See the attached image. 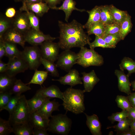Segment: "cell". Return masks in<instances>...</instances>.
<instances>
[{"label":"cell","mask_w":135,"mask_h":135,"mask_svg":"<svg viewBox=\"0 0 135 135\" xmlns=\"http://www.w3.org/2000/svg\"><path fill=\"white\" fill-rule=\"evenodd\" d=\"M90 48L94 49L96 47H100L102 48H112L105 42L102 37L95 36L94 40L92 42H90L88 44Z\"/></svg>","instance_id":"41"},{"label":"cell","mask_w":135,"mask_h":135,"mask_svg":"<svg viewBox=\"0 0 135 135\" xmlns=\"http://www.w3.org/2000/svg\"><path fill=\"white\" fill-rule=\"evenodd\" d=\"M134 132H135V130H134Z\"/></svg>","instance_id":"59"},{"label":"cell","mask_w":135,"mask_h":135,"mask_svg":"<svg viewBox=\"0 0 135 135\" xmlns=\"http://www.w3.org/2000/svg\"><path fill=\"white\" fill-rule=\"evenodd\" d=\"M86 12L88 14L89 18L84 26V28L87 29L94 24L100 22V6H96L91 10Z\"/></svg>","instance_id":"25"},{"label":"cell","mask_w":135,"mask_h":135,"mask_svg":"<svg viewBox=\"0 0 135 135\" xmlns=\"http://www.w3.org/2000/svg\"><path fill=\"white\" fill-rule=\"evenodd\" d=\"M115 100L118 107L122 110L128 111L132 107L127 96L118 95Z\"/></svg>","instance_id":"39"},{"label":"cell","mask_w":135,"mask_h":135,"mask_svg":"<svg viewBox=\"0 0 135 135\" xmlns=\"http://www.w3.org/2000/svg\"><path fill=\"white\" fill-rule=\"evenodd\" d=\"M52 80L58 81L61 84L68 85L72 87L83 83L78 71L75 69H71L67 74L58 79H52Z\"/></svg>","instance_id":"12"},{"label":"cell","mask_w":135,"mask_h":135,"mask_svg":"<svg viewBox=\"0 0 135 135\" xmlns=\"http://www.w3.org/2000/svg\"><path fill=\"white\" fill-rule=\"evenodd\" d=\"M26 42L32 46L40 45L47 41H53L57 38L52 37L49 34H45L40 30L31 28L24 35Z\"/></svg>","instance_id":"8"},{"label":"cell","mask_w":135,"mask_h":135,"mask_svg":"<svg viewBox=\"0 0 135 135\" xmlns=\"http://www.w3.org/2000/svg\"><path fill=\"white\" fill-rule=\"evenodd\" d=\"M8 64L5 63L0 60V73H2L6 72L8 68Z\"/></svg>","instance_id":"52"},{"label":"cell","mask_w":135,"mask_h":135,"mask_svg":"<svg viewBox=\"0 0 135 135\" xmlns=\"http://www.w3.org/2000/svg\"><path fill=\"white\" fill-rule=\"evenodd\" d=\"M16 79L5 72L0 74V92L9 91Z\"/></svg>","instance_id":"23"},{"label":"cell","mask_w":135,"mask_h":135,"mask_svg":"<svg viewBox=\"0 0 135 135\" xmlns=\"http://www.w3.org/2000/svg\"><path fill=\"white\" fill-rule=\"evenodd\" d=\"M1 38L5 41L18 44L24 48L25 47L26 42L24 35L13 27L7 30Z\"/></svg>","instance_id":"13"},{"label":"cell","mask_w":135,"mask_h":135,"mask_svg":"<svg viewBox=\"0 0 135 135\" xmlns=\"http://www.w3.org/2000/svg\"><path fill=\"white\" fill-rule=\"evenodd\" d=\"M13 132L12 126L8 120L0 118V135H8Z\"/></svg>","instance_id":"40"},{"label":"cell","mask_w":135,"mask_h":135,"mask_svg":"<svg viewBox=\"0 0 135 135\" xmlns=\"http://www.w3.org/2000/svg\"><path fill=\"white\" fill-rule=\"evenodd\" d=\"M114 73L118 78V86L119 90L128 95L130 94L131 93L130 89L131 83L129 80V77L125 74L124 71L121 70H115Z\"/></svg>","instance_id":"15"},{"label":"cell","mask_w":135,"mask_h":135,"mask_svg":"<svg viewBox=\"0 0 135 135\" xmlns=\"http://www.w3.org/2000/svg\"><path fill=\"white\" fill-rule=\"evenodd\" d=\"M117 134L120 135H135V132L130 127L128 130L120 133H117Z\"/></svg>","instance_id":"53"},{"label":"cell","mask_w":135,"mask_h":135,"mask_svg":"<svg viewBox=\"0 0 135 135\" xmlns=\"http://www.w3.org/2000/svg\"><path fill=\"white\" fill-rule=\"evenodd\" d=\"M24 95H22L12 113L9 115L8 120L12 126L17 123L28 122L30 114Z\"/></svg>","instance_id":"5"},{"label":"cell","mask_w":135,"mask_h":135,"mask_svg":"<svg viewBox=\"0 0 135 135\" xmlns=\"http://www.w3.org/2000/svg\"><path fill=\"white\" fill-rule=\"evenodd\" d=\"M84 92L83 90L70 87L63 92L62 105L66 112H70L75 114L83 113L85 110Z\"/></svg>","instance_id":"2"},{"label":"cell","mask_w":135,"mask_h":135,"mask_svg":"<svg viewBox=\"0 0 135 135\" xmlns=\"http://www.w3.org/2000/svg\"><path fill=\"white\" fill-rule=\"evenodd\" d=\"M86 117V125L93 135H101V124L98 116L95 114L89 116L84 113Z\"/></svg>","instance_id":"19"},{"label":"cell","mask_w":135,"mask_h":135,"mask_svg":"<svg viewBox=\"0 0 135 135\" xmlns=\"http://www.w3.org/2000/svg\"><path fill=\"white\" fill-rule=\"evenodd\" d=\"M128 111L122 110L121 112L112 114L108 117V119L112 122H118L128 118Z\"/></svg>","instance_id":"44"},{"label":"cell","mask_w":135,"mask_h":135,"mask_svg":"<svg viewBox=\"0 0 135 135\" xmlns=\"http://www.w3.org/2000/svg\"><path fill=\"white\" fill-rule=\"evenodd\" d=\"M31 89L29 86L24 83L20 79H17L9 92L12 95H21Z\"/></svg>","instance_id":"32"},{"label":"cell","mask_w":135,"mask_h":135,"mask_svg":"<svg viewBox=\"0 0 135 135\" xmlns=\"http://www.w3.org/2000/svg\"><path fill=\"white\" fill-rule=\"evenodd\" d=\"M12 24V27L24 35L31 28L25 12H17Z\"/></svg>","instance_id":"10"},{"label":"cell","mask_w":135,"mask_h":135,"mask_svg":"<svg viewBox=\"0 0 135 135\" xmlns=\"http://www.w3.org/2000/svg\"><path fill=\"white\" fill-rule=\"evenodd\" d=\"M40 46L42 58L54 62L57 60L60 48L58 43L47 41Z\"/></svg>","instance_id":"9"},{"label":"cell","mask_w":135,"mask_h":135,"mask_svg":"<svg viewBox=\"0 0 135 135\" xmlns=\"http://www.w3.org/2000/svg\"><path fill=\"white\" fill-rule=\"evenodd\" d=\"M12 96L9 91L0 92V112L5 110Z\"/></svg>","instance_id":"42"},{"label":"cell","mask_w":135,"mask_h":135,"mask_svg":"<svg viewBox=\"0 0 135 135\" xmlns=\"http://www.w3.org/2000/svg\"><path fill=\"white\" fill-rule=\"evenodd\" d=\"M22 95H14L12 96L5 110L8 112L9 115L14 111L18 104Z\"/></svg>","instance_id":"43"},{"label":"cell","mask_w":135,"mask_h":135,"mask_svg":"<svg viewBox=\"0 0 135 135\" xmlns=\"http://www.w3.org/2000/svg\"><path fill=\"white\" fill-rule=\"evenodd\" d=\"M131 18V16L128 14L120 25L119 33L122 40H124L126 35L131 31L132 26Z\"/></svg>","instance_id":"30"},{"label":"cell","mask_w":135,"mask_h":135,"mask_svg":"<svg viewBox=\"0 0 135 135\" xmlns=\"http://www.w3.org/2000/svg\"><path fill=\"white\" fill-rule=\"evenodd\" d=\"M6 56V53L4 42L1 38H0V60L4 56Z\"/></svg>","instance_id":"47"},{"label":"cell","mask_w":135,"mask_h":135,"mask_svg":"<svg viewBox=\"0 0 135 135\" xmlns=\"http://www.w3.org/2000/svg\"><path fill=\"white\" fill-rule=\"evenodd\" d=\"M29 10L34 12L38 16L42 17L45 13L48 12L50 8L45 2L42 1L34 3H26L22 2Z\"/></svg>","instance_id":"22"},{"label":"cell","mask_w":135,"mask_h":135,"mask_svg":"<svg viewBox=\"0 0 135 135\" xmlns=\"http://www.w3.org/2000/svg\"><path fill=\"white\" fill-rule=\"evenodd\" d=\"M132 122V121L128 117L118 122L116 125L108 127V128H112L115 129L117 133H120L128 130L130 128Z\"/></svg>","instance_id":"38"},{"label":"cell","mask_w":135,"mask_h":135,"mask_svg":"<svg viewBox=\"0 0 135 135\" xmlns=\"http://www.w3.org/2000/svg\"><path fill=\"white\" fill-rule=\"evenodd\" d=\"M36 92L42 96L49 98H58L63 100L64 99L63 92L57 86L52 85L48 87H42L38 90Z\"/></svg>","instance_id":"18"},{"label":"cell","mask_w":135,"mask_h":135,"mask_svg":"<svg viewBox=\"0 0 135 135\" xmlns=\"http://www.w3.org/2000/svg\"><path fill=\"white\" fill-rule=\"evenodd\" d=\"M106 42L112 48H115L117 44L121 40V38L119 33L104 35L102 37Z\"/></svg>","instance_id":"37"},{"label":"cell","mask_w":135,"mask_h":135,"mask_svg":"<svg viewBox=\"0 0 135 135\" xmlns=\"http://www.w3.org/2000/svg\"><path fill=\"white\" fill-rule=\"evenodd\" d=\"M48 6L50 8H52L56 6V5L59 4L62 0H43Z\"/></svg>","instance_id":"49"},{"label":"cell","mask_w":135,"mask_h":135,"mask_svg":"<svg viewBox=\"0 0 135 135\" xmlns=\"http://www.w3.org/2000/svg\"><path fill=\"white\" fill-rule=\"evenodd\" d=\"M76 2L73 0H64L61 6L59 7L56 6L52 9L63 10L65 14V20L68 22V19L73 10H76L80 12L86 11L84 9H80L76 8Z\"/></svg>","instance_id":"20"},{"label":"cell","mask_w":135,"mask_h":135,"mask_svg":"<svg viewBox=\"0 0 135 135\" xmlns=\"http://www.w3.org/2000/svg\"><path fill=\"white\" fill-rule=\"evenodd\" d=\"M41 62L46 71L49 72L52 76L59 77V74L57 68V67L54 62L42 58L41 59Z\"/></svg>","instance_id":"35"},{"label":"cell","mask_w":135,"mask_h":135,"mask_svg":"<svg viewBox=\"0 0 135 135\" xmlns=\"http://www.w3.org/2000/svg\"><path fill=\"white\" fill-rule=\"evenodd\" d=\"M130 128L134 131L135 130V120L132 121L130 126Z\"/></svg>","instance_id":"55"},{"label":"cell","mask_w":135,"mask_h":135,"mask_svg":"<svg viewBox=\"0 0 135 135\" xmlns=\"http://www.w3.org/2000/svg\"><path fill=\"white\" fill-rule=\"evenodd\" d=\"M13 132L16 135L32 134L33 128L28 122L15 124L12 126Z\"/></svg>","instance_id":"24"},{"label":"cell","mask_w":135,"mask_h":135,"mask_svg":"<svg viewBox=\"0 0 135 135\" xmlns=\"http://www.w3.org/2000/svg\"><path fill=\"white\" fill-rule=\"evenodd\" d=\"M51 118L47 129L48 131L62 135H67L69 134L72 127V121L66 113L52 116Z\"/></svg>","instance_id":"3"},{"label":"cell","mask_w":135,"mask_h":135,"mask_svg":"<svg viewBox=\"0 0 135 135\" xmlns=\"http://www.w3.org/2000/svg\"><path fill=\"white\" fill-rule=\"evenodd\" d=\"M78 58V53L70 50H64L59 55L56 64L57 67L68 72L74 64Z\"/></svg>","instance_id":"7"},{"label":"cell","mask_w":135,"mask_h":135,"mask_svg":"<svg viewBox=\"0 0 135 135\" xmlns=\"http://www.w3.org/2000/svg\"><path fill=\"white\" fill-rule=\"evenodd\" d=\"M119 66L121 70H128V73L127 75L129 77L132 74L135 73V61L129 57L124 58Z\"/></svg>","instance_id":"31"},{"label":"cell","mask_w":135,"mask_h":135,"mask_svg":"<svg viewBox=\"0 0 135 135\" xmlns=\"http://www.w3.org/2000/svg\"><path fill=\"white\" fill-rule=\"evenodd\" d=\"M49 121V118L44 117L36 111L30 114L28 122L33 128H42L48 130Z\"/></svg>","instance_id":"17"},{"label":"cell","mask_w":135,"mask_h":135,"mask_svg":"<svg viewBox=\"0 0 135 135\" xmlns=\"http://www.w3.org/2000/svg\"><path fill=\"white\" fill-rule=\"evenodd\" d=\"M17 12L13 7H10L6 9L5 15L7 17L10 18H14L16 15Z\"/></svg>","instance_id":"46"},{"label":"cell","mask_w":135,"mask_h":135,"mask_svg":"<svg viewBox=\"0 0 135 135\" xmlns=\"http://www.w3.org/2000/svg\"><path fill=\"white\" fill-rule=\"evenodd\" d=\"M81 79L83 82L84 92H90L95 85L100 81V79L97 77L94 70L89 73L84 72L82 73Z\"/></svg>","instance_id":"14"},{"label":"cell","mask_w":135,"mask_h":135,"mask_svg":"<svg viewBox=\"0 0 135 135\" xmlns=\"http://www.w3.org/2000/svg\"><path fill=\"white\" fill-rule=\"evenodd\" d=\"M21 57L31 70H37L41 64V59L42 57L40 49L38 46L24 47L22 51Z\"/></svg>","instance_id":"6"},{"label":"cell","mask_w":135,"mask_h":135,"mask_svg":"<svg viewBox=\"0 0 135 135\" xmlns=\"http://www.w3.org/2000/svg\"><path fill=\"white\" fill-rule=\"evenodd\" d=\"M78 58L76 64L85 68L91 66H100L104 64V59L94 49L82 47L78 53Z\"/></svg>","instance_id":"4"},{"label":"cell","mask_w":135,"mask_h":135,"mask_svg":"<svg viewBox=\"0 0 135 135\" xmlns=\"http://www.w3.org/2000/svg\"><path fill=\"white\" fill-rule=\"evenodd\" d=\"M50 99L45 97L36 92L32 98L27 100L30 113L37 111L47 100Z\"/></svg>","instance_id":"21"},{"label":"cell","mask_w":135,"mask_h":135,"mask_svg":"<svg viewBox=\"0 0 135 135\" xmlns=\"http://www.w3.org/2000/svg\"><path fill=\"white\" fill-rule=\"evenodd\" d=\"M128 118L132 121L135 120V107H132L128 110Z\"/></svg>","instance_id":"51"},{"label":"cell","mask_w":135,"mask_h":135,"mask_svg":"<svg viewBox=\"0 0 135 135\" xmlns=\"http://www.w3.org/2000/svg\"><path fill=\"white\" fill-rule=\"evenodd\" d=\"M131 83V86L133 90L135 91V80L132 82Z\"/></svg>","instance_id":"56"},{"label":"cell","mask_w":135,"mask_h":135,"mask_svg":"<svg viewBox=\"0 0 135 135\" xmlns=\"http://www.w3.org/2000/svg\"><path fill=\"white\" fill-rule=\"evenodd\" d=\"M100 22L104 25L115 23L111 14L110 6H100Z\"/></svg>","instance_id":"27"},{"label":"cell","mask_w":135,"mask_h":135,"mask_svg":"<svg viewBox=\"0 0 135 135\" xmlns=\"http://www.w3.org/2000/svg\"><path fill=\"white\" fill-rule=\"evenodd\" d=\"M34 71V74L31 80L26 84L28 85L31 84H36L41 86L47 78L48 72L46 71L38 70L37 69Z\"/></svg>","instance_id":"33"},{"label":"cell","mask_w":135,"mask_h":135,"mask_svg":"<svg viewBox=\"0 0 135 135\" xmlns=\"http://www.w3.org/2000/svg\"><path fill=\"white\" fill-rule=\"evenodd\" d=\"M14 1L16 2H19L20 1H22V2L24 0H14Z\"/></svg>","instance_id":"58"},{"label":"cell","mask_w":135,"mask_h":135,"mask_svg":"<svg viewBox=\"0 0 135 135\" xmlns=\"http://www.w3.org/2000/svg\"><path fill=\"white\" fill-rule=\"evenodd\" d=\"M110 9L114 22L120 25L128 14L126 11L120 10L112 5H110Z\"/></svg>","instance_id":"29"},{"label":"cell","mask_w":135,"mask_h":135,"mask_svg":"<svg viewBox=\"0 0 135 135\" xmlns=\"http://www.w3.org/2000/svg\"><path fill=\"white\" fill-rule=\"evenodd\" d=\"M22 4V6L20 9V11L26 12L32 28L37 30H40V20L38 16L32 12L28 9L24 4Z\"/></svg>","instance_id":"26"},{"label":"cell","mask_w":135,"mask_h":135,"mask_svg":"<svg viewBox=\"0 0 135 135\" xmlns=\"http://www.w3.org/2000/svg\"><path fill=\"white\" fill-rule=\"evenodd\" d=\"M48 130L42 128H34L33 130L32 135H48L47 133Z\"/></svg>","instance_id":"48"},{"label":"cell","mask_w":135,"mask_h":135,"mask_svg":"<svg viewBox=\"0 0 135 135\" xmlns=\"http://www.w3.org/2000/svg\"><path fill=\"white\" fill-rule=\"evenodd\" d=\"M60 48L64 50L74 47L80 48L90 42L91 39L84 31V25L75 20L69 23L58 21Z\"/></svg>","instance_id":"1"},{"label":"cell","mask_w":135,"mask_h":135,"mask_svg":"<svg viewBox=\"0 0 135 135\" xmlns=\"http://www.w3.org/2000/svg\"><path fill=\"white\" fill-rule=\"evenodd\" d=\"M42 0H24L22 2L26 3H34L42 2Z\"/></svg>","instance_id":"54"},{"label":"cell","mask_w":135,"mask_h":135,"mask_svg":"<svg viewBox=\"0 0 135 135\" xmlns=\"http://www.w3.org/2000/svg\"><path fill=\"white\" fill-rule=\"evenodd\" d=\"M104 25L105 31L104 35L119 33L120 27V25L115 23H113Z\"/></svg>","instance_id":"45"},{"label":"cell","mask_w":135,"mask_h":135,"mask_svg":"<svg viewBox=\"0 0 135 135\" xmlns=\"http://www.w3.org/2000/svg\"><path fill=\"white\" fill-rule=\"evenodd\" d=\"M113 132L111 131V132H109L108 134L110 135H113Z\"/></svg>","instance_id":"57"},{"label":"cell","mask_w":135,"mask_h":135,"mask_svg":"<svg viewBox=\"0 0 135 135\" xmlns=\"http://www.w3.org/2000/svg\"><path fill=\"white\" fill-rule=\"evenodd\" d=\"M88 35L92 34L102 37L105 31V25L101 22L96 23L87 29Z\"/></svg>","instance_id":"36"},{"label":"cell","mask_w":135,"mask_h":135,"mask_svg":"<svg viewBox=\"0 0 135 135\" xmlns=\"http://www.w3.org/2000/svg\"><path fill=\"white\" fill-rule=\"evenodd\" d=\"M6 48V56L8 59L21 57L22 51L18 48L16 44L4 41Z\"/></svg>","instance_id":"28"},{"label":"cell","mask_w":135,"mask_h":135,"mask_svg":"<svg viewBox=\"0 0 135 135\" xmlns=\"http://www.w3.org/2000/svg\"><path fill=\"white\" fill-rule=\"evenodd\" d=\"M50 99L47 100L36 111L42 116L47 118H49L52 116V113L53 112L59 111V107L61 105L55 99L52 101Z\"/></svg>","instance_id":"16"},{"label":"cell","mask_w":135,"mask_h":135,"mask_svg":"<svg viewBox=\"0 0 135 135\" xmlns=\"http://www.w3.org/2000/svg\"><path fill=\"white\" fill-rule=\"evenodd\" d=\"M13 19L8 18L5 15H0V38L7 30L12 27Z\"/></svg>","instance_id":"34"},{"label":"cell","mask_w":135,"mask_h":135,"mask_svg":"<svg viewBox=\"0 0 135 135\" xmlns=\"http://www.w3.org/2000/svg\"><path fill=\"white\" fill-rule=\"evenodd\" d=\"M8 68L5 72L9 76H15L18 74L24 72L28 68L26 62L21 57L9 59Z\"/></svg>","instance_id":"11"},{"label":"cell","mask_w":135,"mask_h":135,"mask_svg":"<svg viewBox=\"0 0 135 135\" xmlns=\"http://www.w3.org/2000/svg\"><path fill=\"white\" fill-rule=\"evenodd\" d=\"M127 97L132 106L135 107V92L131 93Z\"/></svg>","instance_id":"50"}]
</instances>
